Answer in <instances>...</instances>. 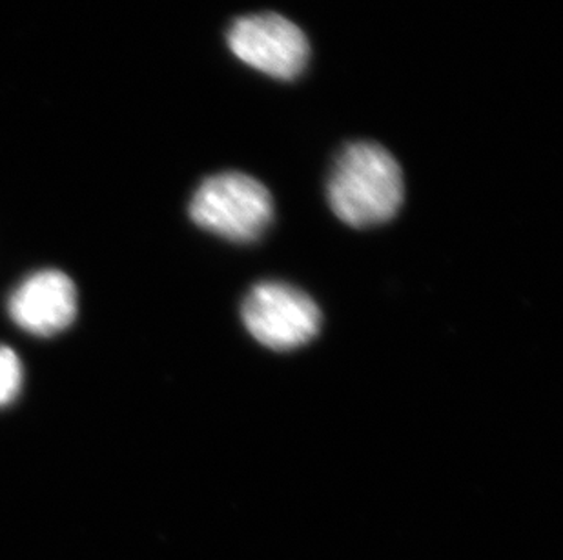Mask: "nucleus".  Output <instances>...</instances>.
Wrapping results in <instances>:
<instances>
[{
	"label": "nucleus",
	"instance_id": "obj_6",
	"mask_svg": "<svg viewBox=\"0 0 563 560\" xmlns=\"http://www.w3.org/2000/svg\"><path fill=\"white\" fill-rule=\"evenodd\" d=\"M22 387V366L15 351L0 346V407L10 404Z\"/></svg>",
	"mask_w": 563,
	"mask_h": 560
},
{
	"label": "nucleus",
	"instance_id": "obj_5",
	"mask_svg": "<svg viewBox=\"0 0 563 560\" xmlns=\"http://www.w3.org/2000/svg\"><path fill=\"white\" fill-rule=\"evenodd\" d=\"M8 310L19 328L37 337H52L74 323L77 290L63 271H37L13 291Z\"/></svg>",
	"mask_w": 563,
	"mask_h": 560
},
{
	"label": "nucleus",
	"instance_id": "obj_1",
	"mask_svg": "<svg viewBox=\"0 0 563 560\" xmlns=\"http://www.w3.org/2000/svg\"><path fill=\"white\" fill-rule=\"evenodd\" d=\"M330 208L352 227H373L396 217L404 204V173L379 144L352 143L330 171Z\"/></svg>",
	"mask_w": 563,
	"mask_h": 560
},
{
	"label": "nucleus",
	"instance_id": "obj_4",
	"mask_svg": "<svg viewBox=\"0 0 563 560\" xmlns=\"http://www.w3.org/2000/svg\"><path fill=\"white\" fill-rule=\"evenodd\" d=\"M229 46L241 63L279 80L298 79L309 63V41L277 13L243 16L232 24Z\"/></svg>",
	"mask_w": 563,
	"mask_h": 560
},
{
	"label": "nucleus",
	"instance_id": "obj_3",
	"mask_svg": "<svg viewBox=\"0 0 563 560\" xmlns=\"http://www.w3.org/2000/svg\"><path fill=\"white\" fill-rule=\"evenodd\" d=\"M249 334L274 351H292L309 344L321 328V312L307 293L285 282H261L243 302Z\"/></svg>",
	"mask_w": 563,
	"mask_h": 560
},
{
	"label": "nucleus",
	"instance_id": "obj_2",
	"mask_svg": "<svg viewBox=\"0 0 563 560\" xmlns=\"http://www.w3.org/2000/svg\"><path fill=\"white\" fill-rule=\"evenodd\" d=\"M197 226L232 243H254L274 219L271 191L254 177L227 171L208 177L191 197Z\"/></svg>",
	"mask_w": 563,
	"mask_h": 560
}]
</instances>
